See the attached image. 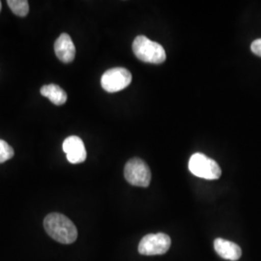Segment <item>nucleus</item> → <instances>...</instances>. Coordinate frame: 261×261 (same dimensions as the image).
Wrapping results in <instances>:
<instances>
[{
    "label": "nucleus",
    "mask_w": 261,
    "mask_h": 261,
    "mask_svg": "<svg viewBox=\"0 0 261 261\" xmlns=\"http://www.w3.org/2000/svg\"><path fill=\"white\" fill-rule=\"evenodd\" d=\"M124 176L130 185L146 188L151 181V171L147 164L141 159H130L124 168Z\"/></svg>",
    "instance_id": "nucleus-4"
},
{
    "label": "nucleus",
    "mask_w": 261,
    "mask_h": 261,
    "mask_svg": "<svg viewBox=\"0 0 261 261\" xmlns=\"http://www.w3.org/2000/svg\"><path fill=\"white\" fill-rule=\"evenodd\" d=\"M251 49H252V53H253L255 56H260L261 57V39L254 40V41L252 42Z\"/></svg>",
    "instance_id": "nucleus-13"
},
{
    "label": "nucleus",
    "mask_w": 261,
    "mask_h": 261,
    "mask_svg": "<svg viewBox=\"0 0 261 261\" xmlns=\"http://www.w3.org/2000/svg\"><path fill=\"white\" fill-rule=\"evenodd\" d=\"M0 11H1V1H0Z\"/></svg>",
    "instance_id": "nucleus-14"
},
{
    "label": "nucleus",
    "mask_w": 261,
    "mask_h": 261,
    "mask_svg": "<svg viewBox=\"0 0 261 261\" xmlns=\"http://www.w3.org/2000/svg\"><path fill=\"white\" fill-rule=\"evenodd\" d=\"M214 248L216 252L224 259L236 261L242 256L241 248L237 244L228 240L217 238L214 241Z\"/></svg>",
    "instance_id": "nucleus-9"
},
{
    "label": "nucleus",
    "mask_w": 261,
    "mask_h": 261,
    "mask_svg": "<svg viewBox=\"0 0 261 261\" xmlns=\"http://www.w3.org/2000/svg\"><path fill=\"white\" fill-rule=\"evenodd\" d=\"M189 169L194 175L207 180H216L222 175V169L218 163L202 153H196L191 157Z\"/></svg>",
    "instance_id": "nucleus-3"
},
{
    "label": "nucleus",
    "mask_w": 261,
    "mask_h": 261,
    "mask_svg": "<svg viewBox=\"0 0 261 261\" xmlns=\"http://www.w3.org/2000/svg\"><path fill=\"white\" fill-rule=\"evenodd\" d=\"M40 92L56 106H62L67 102V93L57 84L44 85Z\"/></svg>",
    "instance_id": "nucleus-10"
},
{
    "label": "nucleus",
    "mask_w": 261,
    "mask_h": 261,
    "mask_svg": "<svg viewBox=\"0 0 261 261\" xmlns=\"http://www.w3.org/2000/svg\"><path fill=\"white\" fill-rule=\"evenodd\" d=\"M14 154H15L14 149L10 146L9 144L6 141L0 140V164L13 158Z\"/></svg>",
    "instance_id": "nucleus-12"
},
{
    "label": "nucleus",
    "mask_w": 261,
    "mask_h": 261,
    "mask_svg": "<svg viewBox=\"0 0 261 261\" xmlns=\"http://www.w3.org/2000/svg\"><path fill=\"white\" fill-rule=\"evenodd\" d=\"M55 53L57 58L63 63H71L75 56V47L67 33L61 34L55 43Z\"/></svg>",
    "instance_id": "nucleus-8"
},
{
    "label": "nucleus",
    "mask_w": 261,
    "mask_h": 261,
    "mask_svg": "<svg viewBox=\"0 0 261 261\" xmlns=\"http://www.w3.org/2000/svg\"><path fill=\"white\" fill-rule=\"evenodd\" d=\"M132 82V74L129 70L116 67L108 70L101 77V85L103 90L110 93L121 91L128 87Z\"/></svg>",
    "instance_id": "nucleus-5"
},
{
    "label": "nucleus",
    "mask_w": 261,
    "mask_h": 261,
    "mask_svg": "<svg viewBox=\"0 0 261 261\" xmlns=\"http://www.w3.org/2000/svg\"><path fill=\"white\" fill-rule=\"evenodd\" d=\"M44 227L54 240L61 244H72L77 238V229L74 223L60 213H50L44 220Z\"/></svg>",
    "instance_id": "nucleus-1"
},
{
    "label": "nucleus",
    "mask_w": 261,
    "mask_h": 261,
    "mask_svg": "<svg viewBox=\"0 0 261 261\" xmlns=\"http://www.w3.org/2000/svg\"><path fill=\"white\" fill-rule=\"evenodd\" d=\"M171 245L170 237L165 233L148 234L139 245V252L143 255H158L168 252Z\"/></svg>",
    "instance_id": "nucleus-6"
},
{
    "label": "nucleus",
    "mask_w": 261,
    "mask_h": 261,
    "mask_svg": "<svg viewBox=\"0 0 261 261\" xmlns=\"http://www.w3.org/2000/svg\"><path fill=\"white\" fill-rule=\"evenodd\" d=\"M7 4L12 12L19 17H25L29 12V4L27 0H8Z\"/></svg>",
    "instance_id": "nucleus-11"
},
{
    "label": "nucleus",
    "mask_w": 261,
    "mask_h": 261,
    "mask_svg": "<svg viewBox=\"0 0 261 261\" xmlns=\"http://www.w3.org/2000/svg\"><path fill=\"white\" fill-rule=\"evenodd\" d=\"M62 148L67 155V160L71 164H81L86 160L87 154L84 141L76 136L67 138L63 142Z\"/></svg>",
    "instance_id": "nucleus-7"
},
{
    "label": "nucleus",
    "mask_w": 261,
    "mask_h": 261,
    "mask_svg": "<svg viewBox=\"0 0 261 261\" xmlns=\"http://www.w3.org/2000/svg\"><path fill=\"white\" fill-rule=\"evenodd\" d=\"M133 51L140 61L151 64H162L167 58L164 47L143 35L134 40Z\"/></svg>",
    "instance_id": "nucleus-2"
}]
</instances>
